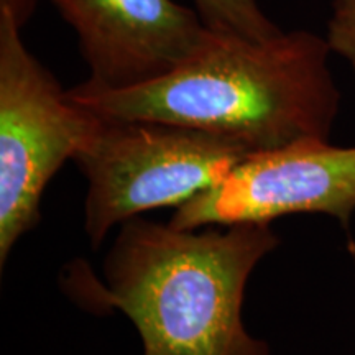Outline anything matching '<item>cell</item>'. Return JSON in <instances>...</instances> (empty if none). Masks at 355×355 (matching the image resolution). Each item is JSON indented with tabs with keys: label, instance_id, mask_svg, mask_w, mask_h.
<instances>
[{
	"label": "cell",
	"instance_id": "5",
	"mask_svg": "<svg viewBox=\"0 0 355 355\" xmlns=\"http://www.w3.org/2000/svg\"><path fill=\"white\" fill-rule=\"evenodd\" d=\"M327 214L347 227L355 212V146L304 141L252 153L224 180L176 207L170 224L194 230L290 214Z\"/></svg>",
	"mask_w": 355,
	"mask_h": 355
},
{
	"label": "cell",
	"instance_id": "3",
	"mask_svg": "<svg viewBox=\"0 0 355 355\" xmlns=\"http://www.w3.org/2000/svg\"><path fill=\"white\" fill-rule=\"evenodd\" d=\"M250 155L239 141L196 128L101 117L73 159L87 183L89 242L97 248L115 225L132 217L183 206Z\"/></svg>",
	"mask_w": 355,
	"mask_h": 355
},
{
	"label": "cell",
	"instance_id": "7",
	"mask_svg": "<svg viewBox=\"0 0 355 355\" xmlns=\"http://www.w3.org/2000/svg\"><path fill=\"white\" fill-rule=\"evenodd\" d=\"M207 28L250 40H268L282 33L257 0H194Z\"/></svg>",
	"mask_w": 355,
	"mask_h": 355
},
{
	"label": "cell",
	"instance_id": "1",
	"mask_svg": "<svg viewBox=\"0 0 355 355\" xmlns=\"http://www.w3.org/2000/svg\"><path fill=\"white\" fill-rule=\"evenodd\" d=\"M278 243L265 222L186 230L137 216L121 224L104 282L78 260L61 286L84 309L125 314L144 355H272L242 311L248 278Z\"/></svg>",
	"mask_w": 355,
	"mask_h": 355
},
{
	"label": "cell",
	"instance_id": "2",
	"mask_svg": "<svg viewBox=\"0 0 355 355\" xmlns=\"http://www.w3.org/2000/svg\"><path fill=\"white\" fill-rule=\"evenodd\" d=\"M329 53L326 38L304 30L268 40L211 30L193 56L155 81L125 89L84 81L68 96L104 119L196 128L252 153L273 152L329 140L340 101Z\"/></svg>",
	"mask_w": 355,
	"mask_h": 355
},
{
	"label": "cell",
	"instance_id": "6",
	"mask_svg": "<svg viewBox=\"0 0 355 355\" xmlns=\"http://www.w3.org/2000/svg\"><path fill=\"white\" fill-rule=\"evenodd\" d=\"M78 33L87 83L125 89L165 76L211 30L175 0H50Z\"/></svg>",
	"mask_w": 355,
	"mask_h": 355
},
{
	"label": "cell",
	"instance_id": "9",
	"mask_svg": "<svg viewBox=\"0 0 355 355\" xmlns=\"http://www.w3.org/2000/svg\"><path fill=\"white\" fill-rule=\"evenodd\" d=\"M40 0H0V8H7L21 26L33 15Z\"/></svg>",
	"mask_w": 355,
	"mask_h": 355
},
{
	"label": "cell",
	"instance_id": "8",
	"mask_svg": "<svg viewBox=\"0 0 355 355\" xmlns=\"http://www.w3.org/2000/svg\"><path fill=\"white\" fill-rule=\"evenodd\" d=\"M326 40L355 73V0H336Z\"/></svg>",
	"mask_w": 355,
	"mask_h": 355
},
{
	"label": "cell",
	"instance_id": "4",
	"mask_svg": "<svg viewBox=\"0 0 355 355\" xmlns=\"http://www.w3.org/2000/svg\"><path fill=\"white\" fill-rule=\"evenodd\" d=\"M21 28L0 8V265L37 227L48 183L101 122L26 50Z\"/></svg>",
	"mask_w": 355,
	"mask_h": 355
}]
</instances>
